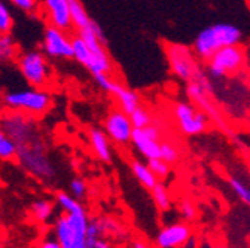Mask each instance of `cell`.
I'll return each instance as SVG.
<instances>
[{
    "label": "cell",
    "instance_id": "1",
    "mask_svg": "<svg viewBox=\"0 0 250 248\" xmlns=\"http://www.w3.org/2000/svg\"><path fill=\"white\" fill-rule=\"evenodd\" d=\"M243 39V32L234 24L217 22L211 24L197 35L192 43V52L200 61H207L216 51L225 46L238 45Z\"/></svg>",
    "mask_w": 250,
    "mask_h": 248
},
{
    "label": "cell",
    "instance_id": "2",
    "mask_svg": "<svg viewBox=\"0 0 250 248\" xmlns=\"http://www.w3.org/2000/svg\"><path fill=\"white\" fill-rule=\"evenodd\" d=\"M0 100H2L3 109L22 112L33 117L46 114L54 104V97L48 89L33 86L27 89L6 91Z\"/></svg>",
    "mask_w": 250,
    "mask_h": 248
},
{
    "label": "cell",
    "instance_id": "3",
    "mask_svg": "<svg viewBox=\"0 0 250 248\" xmlns=\"http://www.w3.org/2000/svg\"><path fill=\"white\" fill-rule=\"evenodd\" d=\"M15 63L21 76L30 86L45 89L51 86L54 79V70L48 57L42 51H21Z\"/></svg>",
    "mask_w": 250,
    "mask_h": 248
},
{
    "label": "cell",
    "instance_id": "4",
    "mask_svg": "<svg viewBox=\"0 0 250 248\" xmlns=\"http://www.w3.org/2000/svg\"><path fill=\"white\" fill-rule=\"evenodd\" d=\"M0 128L15 141L17 147L42 138L38 117L17 110L3 109L0 112Z\"/></svg>",
    "mask_w": 250,
    "mask_h": 248
},
{
    "label": "cell",
    "instance_id": "5",
    "mask_svg": "<svg viewBox=\"0 0 250 248\" xmlns=\"http://www.w3.org/2000/svg\"><path fill=\"white\" fill-rule=\"evenodd\" d=\"M86 210L78 212H64L54 225V235L61 248H88L86 247Z\"/></svg>",
    "mask_w": 250,
    "mask_h": 248
},
{
    "label": "cell",
    "instance_id": "6",
    "mask_svg": "<svg viewBox=\"0 0 250 248\" xmlns=\"http://www.w3.org/2000/svg\"><path fill=\"white\" fill-rule=\"evenodd\" d=\"M17 159L24 167V170H27L31 175L41 178L42 181H49L55 175V170L49 159L43 137L28 144L20 146L17 152Z\"/></svg>",
    "mask_w": 250,
    "mask_h": 248
},
{
    "label": "cell",
    "instance_id": "7",
    "mask_svg": "<svg viewBox=\"0 0 250 248\" xmlns=\"http://www.w3.org/2000/svg\"><path fill=\"white\" fill-rule=\"evenodd\" d=\"M244 63H246V51L238 43L216 51L206 61V69H207V75L211 79H225L240 72Z\"/></svg>",
    "mask_w": 250,
    "mask_h": 248
},
{
    "label": "cell",
    "instance_id": "8",
    "mask_svg": "<svg viewBox=\"0 0 250 248\" xmlns=\"http://www.w3.org/2000/svg\"><path fill=\"white\" fill-rule=\"evenodd\" d=\"M164 52L168 61V67L171 73L183 82H191L200 66L197 63V57L192 49L180 43H164Z\"/></svg>",
    "mask_w": 250,
    "mask_h": 248
},
{
    "label": "cell",
    "instance_id": "9",
    "mask_svg": "<svg viewBox=\"0 0 250 248\" xmlns=\"http://www.w3.org/2000/svg\"><path fill=\"white\" fill-rule=\"evenodd\" d=\"M173 114L179 130L188 137L204 134L208 128V116L191 101L176 103L173 107Z\"/></svg>",
    "mask_w": 250,
    "mask_h": 248
},
{
    "label": "cell",
    "instance_id": "10",
    "mask_svg": "<svg viewBox=\"0 0 250 248\" xmlns=\"http://www.w3.org/2000/svg\"><path fill=\"white\" fill-rule=\"evenodd\" d=\"M133 123L130 120V116L122 112L119 107H113L107 112L103 120V131L109 137L110 141H113L116 146L125 147L131 141L133 134Z\"/></svg>",
    "mask_w": 250,
    "mask_h": 248
},
{
    "label": "cell",
    "instance_id": "11",
    "mask_svg": "<svg viewBox=\"0 0 250 248\" xmlns=\"http://www.w3.org/2000/svg\"><path fill=\"white\" fill-rule=\"evenodd\" d=\"M42 52L52 59H72L70 32L48 25L42 38Z\"/></svg>",
    "mask_w": 250,
    "mask_h": 248
},
{
    "label": "cell",
    "instance_id": "12",
    "mask_svg": "<svg viewBox=\"0 0 250 248\" xmlns=\"http://www.w3.org/2000/svg\"><path fill=\"white\" fill-rule=\"evenodd\" d=\"M130 144L146 161L156 159V158H160L161 131L158 127H155L153 123H150V125L145 128H134Z\"/></svg>",
    "mask_w": 250,
    "mask_h": 248
},
{
    "label": "cell",
    "instance_id": "13",
    "mask_svg": "<svg viewBox=\"0 0 250 248\" xmlns=\"http://www.w3.org/2000/svg\"><path fill=\"white\" fill-rule=\"evenodd\" d=\"M186 95L189 97L191 103H194L197 107H200L208 116L210 120H213V122L217 123V128L219 130L225 131V134L229 133V128H228V125L225 123L221 112H219V109L216 107V104L211 101V97H210L211 94H210V92H207L197 82L191 80V82H188V85H186Z\"/></svg>",
    "mask_w": 250,
    "mask_h": 248
},
{
    "label": "cell",
    "instance_id": "14",
    "mask_svg": "<svg viewBox=\"0 0 250 248\" xmlns=\"http://www.w3.org/2000/svg\"><path fill=\"white\" fill-rule=\"evenodd\" d=\"M192 228L186 222H174L163 228L155 239L158 248H183L192 239Z\"/></svg>",
    "mask_w": 250,
    "mask_h": 248
},
{
    "label": "cell",
    "instance_id": "15",
    "mask_svg": "<svg viewBox=\"0 0 250 248\" xmlns=\"http://www.w3.org/2000/svg\"><path fill=\"white\" fill-rule=\"evenodd\" d=\"M39 12H42L48 25L61 28L64 32H73V22L67 0H42Z\"/></svg>",
    "mask_w": 250,
    "mask_h": 248
},
{
    "label": "cell",
    "instance_id": "16",
    "mask_svg": "<svg viewBox=\"0 0 250 248\" xmlns=\"http://www.w3.org/2000/svg\"><path fill=\"white\" fill-rule=\"evenodd\" d=\"M109 94L113 97L116 107H119L122 112H125L127 114H130L134 109H137L140 106V95L136 91L130 89L125 86L121 80L115 79Z\"/></svg>",
    "mask_w": 250,
    "mask_h": 248
},
{
    "label": "cell",
    "instance_id": "17",
    "mask_svg": "<svg viewBox=\"0 0 250 248\" xmlns=\"http://www.w3.org/2000/svg\"><path fill=\"white\" fill-rule=\"evenodd\" d=\"M88 135H89V146L92 149V153L102 162L109 164L112 161V144L106 133L102 128L94 127L89 130Z\"/></svg>",
    "mask_w": 250,
    "mask_h": 248
},
{
    "label": "cell",
    "instance_id": "18",
    "mask_svg": "<svg viewBox=\"0 0 250 248\" xmlns=\"http://www.w3.org/2000/svg\"><path fill=\"white\" fill-rule=\"evenodd\" d=\"M21 48L11 33L0 35V63H15Z\"/></svg>",
    "mask_w": 250,
    "mask_h": 248
},
{
    "label": "cell",
    "instance_id": "19",
    "mask_svg": "<svg viewBox=\"0 0 250 248\" xmlns=\"http://www.w3.org/2000/svg\"><path fill=\"white\" fill-rule=\"evenodd\" d=\"M130 168L133 171V175L137 178V181L143 186V188H146L149 191L160 181L158 178H156V175L152 172V170L149 168L147 162H142V161L134 159V161H131Z\"/></svg>",
    "mask_w": 250,
    "mask_h": 248
},
{
    "label": "cell",
    "instance_id": "20",
    "mask_svg": "<svg viewBox=\"0 0 250 248\" xmlns=\"http://www.w3.org/2000/svg\"><path fill=\"white\" fill-rule=\"evenodd\" d=\"M55 212V202L51 199H38L31 204L30 207V214L38 223H48Z\"/></svg>",
    "mask_w": 250,
    "mask_h": 248
},
{
    "label": "cell",
    "instance_id": "21",
    "mask_svg": "<svg viewBox=\"0 0 250 248\" xmlns=\"http://www.w3.org/2000/svg\"><path fill=\"white\" fill-rule=\"evenodd\" d=\"M67 2H69L73 28L76 30V32H81V30L86 28L92 22V19L89 18V15H88L86 9L83 8L81 0H67Z\"/></svg>",
    "mask_w": 250,
    "mask_h": 248
},
{
    "label": "cell",
    "instance_id": "22",
    "mask_svg": "<svg viewBox=\"0 0 250 248\" xmlns=\"http://www.w3.org/2000/svg\"><path fill=\"white\" fill-rule=\"evenodd\" d=\"M72 58L76 61L78 64L88 67L91 63V51L88 48V45L85 43V40L76 33L75 36H72Z\"/></svg>",
    "mask_w": 250,
    "mask_h": 248
},
{
    "label": "cell",
    "instance_id": "23",
    "mask_svg": "<svg viewBox=\"0 0 250 248\" xmlns=\"http://www.w3.org/2000/svg\"><path fill=\"white\" fill-rule=\"evenodd\" d=\"M150 195L153 199V204L156 205V208L161 211H168L171 208V198H170V192L167 191V188L163 183H156L153 188L150 189Z\"/></svg>",
    "mask_w": 250,
    "mask_h": 248
},
{
    "label": "cell",
    "instance_id": "24",
    "mask_svg": "<svg viewBox=\"0 0 250 248\" xmlns=\"http://www.w3.org/2000/svg\"><path fill=\"white\" fill-rule=\"evenodd\" d=\"M55 204L64 212H78V211L85 210V207L79 202V199H76L75 196H72L66 192H57Z\"/></svg>",
    "mask_w": 250,
    "mask_h": 248
},
{
    "label": "cell",
    "instance_id": "25",
    "mask_svg": "<svg viewBox=\"0 0 250 248\" xmlns=\"http://www.w3.org/2000/svg\"><path fill=\"white\" fill-rule=\"evenodd\" d=\"M100 225L103 230V238H125V235H127L125 228L112 217H103V219H100Z\"/></svg>",
    "mask_w": 250,
    "mask_h": 248
},
{
    "label": "cell",
    "instance_id": "26",
    "mask_svg": "<svg viewBox=\"0 0 250 248\" xmlns=\"http://www.w3.org/2000/svg\"><path fill=\"white\" fill-rule=\"evenodd\" d=\"M17 152L18 147L15 141L0 128V161H14L17 158Z\"/></svg>",
    "mask_w": 250,
    "mask_h": 248
},
{
    "label": "cell",
    "instance_id": "27",
    "mask_svg": "<svg viewBox=\"0 0 250 248\" xmlns=\"http://www.w3.org/2000/svg\"><path fill=\"white\" fill-rule=\"evenodd\" d=\"M128 116L133 123V128H145V127L150 125V123H153L150 112L143 106H139L137 109H134Z\"/></svg>",
    "mask_w": 250,
    "mask_h": 248
},
{
    "label": "cell",
    "instance_id": "28",
    "mask_svg": "<svg viewBox=\"0 0 250 248\" xmlns=\"http://www.w3.org/2000/svg\"><path fill=\"white\" fill-rule=\"evenodd\" d=\"M229 186H231V191L235 193V196L243 204L250 207V186L237 177H229Z\"/></svg>",
    "mask_w": 250,
    "mask_h": 248
},
{
    "label": "cell",
    "instance_id": "29",
    "mask_svg": "<svg viewBox=\"0 0 250 248\" xmlns=\"http://www.w3.org/2000/svg\"><path fill=\"white\" fill-rule=\"evenodd\" d=\"M160 158L163 161H166L167 164L173 165V164H176L180 159V152H179V149L173 143L161 140V144H160Z\"/></svg>",
    "mask_w": 250,
    "mask_h": 248
},
{
    "label": "cell",
    "instance_id": "30",
    "mask_svg": "<svg viewBox=\"0 0 250 248\" xmlns=\"http://www.w3.org/2000/svg\"><path fill=\"white\" fill-rule=\"evenodd\" d=\"M14 28V17L6 5V2L0 0V35L11 33Z\"/></svg>",
    "mask_w": 250,
    "mask_h": 248
},
{
    "label": "cell",
    "instance_id": "31",
    "mask_svg": "<svg viewBox=\"0 0 250 248\" xmlns=\"http://www.w3.org/2000/svg\"><path fill=\"white\" fill-rule=\"evenodd\" d=\"M100 238H103V230L100 225V219H89L86 228V247L92 248Z\"/></svg>",
    "mask_w": 250,
    "mask_h": 248
},
{
    "label": "cell",
    "instance_id": "32",
    "mask_svg": "<svg viewBox=\"0 0 250 248\" xmlns=\"http://www.w3.org/2000/svg\"><path fill=\"white\" fill-rule=\"evenodd\" d=\"M147 165H149V168L152 170V172L156 175V178H158V180L168 177V175H170V172H171V168H170L171 165H170V164H167L166 161H163L161 158L149 159V161H147Z\"/></svg>",
    "mask_w": 250,
    "mask_h": 248
},
{
    "label": "cell",
    "instance_id": "33",
    "mask_svg": "<svg viewBox=\"0 0 250 248\" xmlns=\"http://www.w3.org/2000/svg\"><path fill=\"white\" fill-rule=\"evenodd\" d=\"M179 214L183 219V222H186V223L194 222L197 219V208H195L194 202L189 199H183L179 205Z\"/></svg>",
    "mask_w": 250,
    "mask_h": 248
},
{
    "label": "cell",
    "instance_id": "34",
    "mask_svg": "<svg viewBox=\"0 0 250 248\" xmlns=\"http://www.w3.org/2000/svg\"><path fill=\"white\" fill-rule=\"evenodd\" d=\"M9 2L15 8H18L20 11H22L25 14H30V15L39 12V6H41L39 0H9Z\"/></svg>",
    "mask_w": 250,
    "mask_h": 248
},
{
    "label": "cell",
    "instance_id": "35",
    "mask_svg": "<svg viewBox=\"0 0 250 248\" xmlns=\"http://www.w3.org/2000/svg\"><path fill=\"white\" fill-rule=\"evenodd\" d=\"M70 192H72V196H75L76 199H82L88 193V186H86V183L82 178L75 177L70 181Z\"/></svg>",
    "mask_w": 250,
    "mask_h": 248
},
{
    "label": "cell",
    "instance_id": "36",
    "mask_svg": "<svg viewBox=\"0 0 250 248\" xmlns=\"http://www.w3.org/2000/svg\"><path fill=\"white\" fill-rule=\"evenodd\" d=\"M94 80H96L97 86L100 89H103L104 92H107L109 94V91L115 82V77L113 75H106V73H99V75H94Z\"/></svg>",
    "mask_w": 250,
    "mask_h": 248
},
{
    "label": "cell",
    "instance_id": "37",
    "mask_svg": "<svg viewBox=\"0 0 250 248\" xmlns=\"http://www.w3.org/2000/svg\"><path fill=\"white\" fill-rule=\"evenodd\" d=\"M39 248H61L60 242L57 241L54 232L52 233H48L39 244Z\"/></svg>",
    "mask_w": 250,
    "mask_h": 248
},
{
    "label": "cell",
    "instance_id": "38",
    "mask_svg": "<svg viewBox=\"0 0 250 248\" xmlns=\"http://www.w3.org/2000/svg\"><path fill=\"white\" fill-rule=\"evenodd\" d=\"M92 248H113V245L110 244V241L107 238H100L96 244H94Z\"/></svg>",
    "mask_w": 250,
    "mask_h": 248
},
{
    "label": "cell",
    "instance_id": "39",
    "mask_svg": "<svg viewBox=\"0 0 250 248\" xmlns=\"http://www.w3.org/2000/svg\"><path fill=\"white\" fill-rule=\"evenodd\" d=\"M131 248H150V245H149V244H146V242H145V241H142V239H136V241H133Z\"/></svg>",
    "mask_w": 250,
    "mask_h": 248
},
{
    "label": "cell",
    "instance_id": "40",
    "mask_svg": "<svg viewBox=\"0 0 250 248\" xmlns=\"http://www.w3.org/2000/svg\"><path fill=\"white\" fill-rule=\"evenodd\" d=\"M204 248H221V247H216V245H210V244H204Z\"/></svg>",
    "mask_w": 250,
    "mask_h": 248
}]
</instances>
